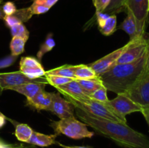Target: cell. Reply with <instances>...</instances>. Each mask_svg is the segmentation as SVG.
<instances>
[{
    "instance_id": "cell-1",
    "label": "cell",
    "mask_w": 149,
    "mask_h": 148,
    "mask_svg": "<svg viewBox=\"0 0 149 148\" xmlns=\"http://www.w3.org/2000/svg\"><path fill=\"white\" fill-rule=\"evenodd\" d=\"M80 120L90 126L97 134L113 141L124 148H149V139L143 133L130 127L127 123H118L95 117L75 107Z\"/></svg>"
},
{
    "instance_id": "cell-2",
    "label": "cell",
    "mask_w": 149,
    "mask_h": 148,
    "mask_svg": "<svg viewBox=\"0 0 149 148\" xmlns=\"http://www.w3.org/2000/svg\"><path fill=\"white\" fill-rule=\"evenodd\" d=\"M145 64L146 53L131 63L113 65L100 75V79L108 91L116 94H125L143 73Z\"/></svg>"
},
{
    "instance_id": "cell-3",
    "label": "cell",
    "mask_w": 149,
    "mask_h": 148,
    "mask_svg": "<svg viewBox=\"0 0 149 148\" xmlns=\"http://www.w3.org/2000/svg\"><path fill=\"white\" fill-rule=\"evenodd\" d=\"M55 134H63L74 139H81L84 138H92L94 131H90L84 123L77 120L75 117L60 119L55 121L52 120L49 124Z\"/></svg>"
},
{
    "instance_id": "cell-4",
    "label": "cell",
    "mask_w": 149,
    "mask_h": 148,
    "mask_svg": "<svg viewBox=\"0 0 149 148\" xmlns=\"http://www.w3.org/2000/svg\"><path fill=\"white\" fill-rule=\"evenodd\" d=\"M74 107L79 108L95 117L118 123H127L126 117L119 114L107 102H101L90 98L83 104H74Z\"/></svg>"
},
{
    "instance_id": "cell-5",
    "label": "cell",
    "mask_w": 149,
    "mask_h": 148,
    "mask_svg": "<svg viewBox=\"0 0 149 148\" xmlns=\"http://www.w3.org/2000/svg\"><path fill=\"white\" fill-rule=\"evenodd\" d=\"M124 94L141 107V110L149 107V74L143 73Z\"/></svg>"
},
{
    "instance_id": "cell-6",
    "label": "cell",
    "mask_w": 149,
    "mask_h": 148,
    "mask_svg": "<svg viewBox=\"0 0 149 148\" xmlns=\"http://www.w3.org/2000/svg\"><path fill=\"white\" fill-rule=\"evenodd\" d=\"M146 51V37L145 35L137 39L130 40L125 45V49L116 60L117 64L131 63L142 57Z\"/></svg>"
},
{
    "instance_id": "cell-7",
    "label": "cell",
    "mask_w": 149,
    "mask_h": 148,
    "mask_svg": "<svg viewBox=\"0 0 149 148\" xmlns=\"http://www.w3.org/2000/svg\"><path fill=\"white\" fill-rule=\"evenodd\" d=\"M126 11L132 12L141 34H145L146 26L149 15L148 0H127Z\"/></svg>"
},
{
    "instance_id": "cell-8",
    "label": "cell",
    "mask_w": 149,
    "mask_h": 148,
    "mask_svg": "<svg viewBox=\"0 0 149 148\" xmlns=\"http://www.w3.org/2000/svg\"><path fill=\"white\" fill-rule=\"evenodd\" d=\"M56 89L73 105L76 104H83L90 99L77 80H72L67 84L56 87Z\"/></svg>"
},
{
    "instance_id": "cell-9",
    "label": "cell",
    "mask_w": 149,
    "mask_h": 148,
    "mask_svg": "<svg viewBox=\"0 0 149 148\" xmlns=\"http://www.w3.org/2000/svg\"><path fill=\"white\" fill-rule=\"evenodd\" d=\"M47 82L46 78L40 77L38 78H30L20 71L11 73H0V86L3 90L10 89L11 88L29 83Z\"/></svg>"
},
{
    "instance_id": "cell-10",
    "label": "cell",
    "mask_w": 149,
    "mask_h": 148,
    "mask_svg": "<svg viewBox=\"0 0 149 148\" xmlns=\"http://www.w3.org/2000/svg\"><path fill=\"white\" fill-rule=\"evenodd\" d=\"M74 106L68 100L61 97L59 92L54 93L52 103L48 111H50L60 119H63L74 117Z\"/></svg>"
},
{
    "instance_id": "cell-11",
    "label": "cell",
    "mask_w": 149,
    "mask_h": 148,
    "mask_svg": "<svg viewBox=\"0 0 149 148\" xmlns=\"http://www.w3.org/2000/svg\"><path fill=\"white\" fill-rule=\"evenodd\" d=\"M109 104L122 116L135 112H141V107L135 104L125 94H117V97L109 101Z\"/></svg>"
},
{
    "instance_id": "cell-12",
    "label": "cell",
    "mask_w": 149,
    "mask_h": 148,
    "mask_svg": "<svg viewBox=\"0 0 149 148\" xmlns=\"http://www.w3.org/2000/svg\"><path fill=\"white\" fill-rule=\"evenodd\" d=\"M124 49H125V46L116 49V50L113 51L109 55L103 57L100 59H97V61H95V62L89 64L88 65L94 70L97 75L100 76L102 74L106 73L108 70L110 69L116 63V60L119 57L121 54L122 53Z\"/></svg>"
},
{
    "instance_id": "cell-13",
    "label": "cell",
    "mask_w": 149,
    "mask_h": 148,
    "mask_svg": "<svg viewBox=\"0 0 149 148\" xmlns=\"http://www.w3.org/2000/svg\"><path fill=\"white\" fill-rule=\"evenodd\" d=\"M20 71L33 79L43 76L46 72L40 62L33 57H23L20 59Z\"/></svg>"
},
{
    "instance_id": "cell-14",
    "label": "cell",
    "mask_w": 149,
    "mask_h": 148,
    "mask_svg": "<svg viewBox=\"0 0 149 148\" xmlns=\"http://www.w3.org/2000/svg\"><path fill=\"white\" fill-rule=\"evenodd\" d=\"M53 96L54 92H47L43 90L36 94L33 98L27 100L26 104L39 111V110H48L52 103Z\"/></svg>"
},
{
    "instance_id": "cell-15",
    "label": "cell",
    "mask_w": 149,
    "mask_h": 148,
    "mask_svg": "<svg viewBox=\"0 0 149 148\" xmlns=\"http://www.w3.org/2000/svg\"><path fill=\"white\" fill-rule=\"evenodd\" d=\"M47 84V82L29 83V84H22V85L13 87L10 89V90L17 91V93L24 95L27 100H30L39 92L45 90V86Z\"/></svg>"
},
{
    "instance_id": "cell-16",
    "label": "cell",
    "mask_w": 149,
    "mask_h": 148,
    "mask_svg": "<svg viewBox=\"0 0 149 148\" xmlns=\"http://www.w3.org/2000/svg\"><path fill=\"white\" fill-rule=\"evenodd\" d=\"M33 16L30 7H26L20 10H17L11 15H5L4 19L6 26L10 28L13 26L19 23H23L27 22Z\"/></svg>"
},
{
    "instance_id": "cell-17",
    "label": "cell",
    "mask_w": 149,
    "mask_h": 148,
    "mask_svg": "<svg viewBox=\"0 0 149 148\" xmlns=\"http://www.w3.org/2000/svg\"><path fill=\"white\" fill-rule=\"evenodd\" d=\"M126 18L124 20L122 24L119 26V29H122L129 35L130 39V40H132V39L144 36L145 34H141L140 33L137 22L132 12L130 11H126Z\"/></svg>"
},
{
    "instance_id": "cell-18",
    "label": "cell",
    "mask_w": 149,
    "mask_h": 148,
    "mask_svg": "<svg viewBox=\"0 0 149 148\" xmlns=\"http://www.w3.org/2000/svg\"><path fill=\"white\" fill-rule=\"evenodd\" d=\"M57 134L47 135L39 132L33 131L31 138L29 139L28 144H31L32 145H36L39 147H49L52 145L56 144Z\"/></svg>"
},
{
    "instance_id": "cell-19",
    "label": "cell",
    "mask_w": 149,
    "mask_h": 148,
    "mask_svg": "<svg viewBox=\"0 0 149 148\" xmlns=\"http://www.w3.org/2000/svg\"><path fill=\"white\" fill-rule=\"evenodd\" d=\"M81 88L83 89L86 94L90 97L92 93L94 92L97 89H100L103 86L100 77L98 76L95 78H90V79L84 80H77Z\"/></svg>"
},
{
    "instance_id": "cell-20",
    "label": "cell",
    "mask_w": 149,
    "mask_h": 148,
    "mask_svg": "<svg viewBox=\"0 0 149 148\" xmlns=\"http://www.w3.org/2000/svg\"><path fill=\"white\" fill-rule=\"evenodd\" d=\"M74 71L77 80L90 79L97 78L99 76L96 74L94 70L90 68L88 65H74Z\"/></svg>"
},
{
    "instance_id": "cell-21",
    "label": "cell",
    "mask_w": 149,
    "mask_h": 148,
    "mask_svg": "<svg viewBox=\"0 0 149 148\" xmlns=\"http://www.w3.org/2000/svg\"><path fill=\"white\" fill-rule=\"evenodd\" d=\"M32 133L33 130L29 125L24 123H17L15 126V136L20 142L28 143Z\"/></svg>"
},
{
    "instance_id": "cell-22",
    "label": "cell",
    "mask_w": 149,
    "mask_h": 148,
    "mask_svg": "<svg viewBox=\"0 0 149 148\" xmlns=\"http://www.w3.org/2000/svg\"><path fill=\"white\" fill-rule=\"evenodd\" d=\"M74 65H63V66L58 67V68H54V69L49 70L48 71H46L45 74L58 75V76L65 77V78H72V79L77 80L76 79L75 75H74Z\"/></svg>"
},
{
    "instance_id": "cell-23",
    "label": "cell",
    "mask_w": 149,
    "mask_h": 148,
    "mask_svg": "<svg viewBox=\"0 0 149 148\" xmlns=\"http://www.w3.org/2000/svg\"><path fill=\"white\" fill-rule=\"evenodd\" d=\"M99 30L104 36H111L116 30V16L111 15L101 25L98 26Z\"/></svg>"
},
{
    "instance_id": "cell-24",
    "label": "cell",
    "mask_w": 149,
    "mask_h": 148,
    "mask_svg": "<svg viewBox=\"0 0 149 148\" xmlns=\"http://www.w3.org/2000/svg\"><path fill=\"white\" fill-rule=\"evenodd\" d=\"M55 46V41L53 39L52 33H50L47 35V36L46 37L45 40L44 41L43 43L41 44L39 51H38L37 54H36V57H37L39 62L42 60L44 55H45L46 53H47V52H50V51L53 49Z\"/></svg>"
},
{
    "instance_id": "cell-25",
    "label": "cell",
    "mask_w": 149,
    "mask_h": 148,
    "mask_svg": "<svg viewBox=\"0 0 149 148\" xmlns=\"http://www.w3.org/2000/svg\"><path fill=\"white\" fill-rule=\"evenodd\" d=\"M126 2L127 0H111L110 4L103 12L111 15L126 12Z\"/></svg>"
},
{
    "instance_id": "cell-26",
    "label": "cell",
    "mask_w": 149,
    "mask_h": 148,
    "mask_svg": "<svg viewBox=\"0 0 149 148\" xmlns=\"http://www.w3.org/2000/svg\"><path fill=\"white\" fill-rule=\"evenodd\" d=\"M26 42V41L22 38L17 37V36L13 37L10 44L11 55L13 56H18L23 53Z\"/></svg>"
},
{
    "instance_id": "cell-27",
    "label": "cell",
    "mask_w": 149,
    "mask_h": 148,
    "mask_svg": "<svg viewBox=\"0 0 149 148\" xmlns=\"http://www.w3.org/2000/svg\"><path fill=\"white\" fill-rule=\"evenodd\" d=\"M10 33H11L13 37L17 36V37L22 38V39H25L26 41L29 38V31L23 23L16 24L10 28Z\"/></svg>"
},
{
    "instance_id": "cell-28",
    "label": "cell",
    "mask_w": 149,
    "mask_h": 148,
    "mask_svg": "<svg viewBox=\"0 0 149 148\" xmlns=\"http://www.w3.org/2000/svg\"><path fill=\"white\" fill-rule=\"evenodd\" d=\"M45 78H46L47 81L49 84L53 86L54 87H58L60 86H62L63 84H67V83L71 81L72 78H65V77L58 76V75H47L45 74Z\"/></svg>"
},
{
    "instance_id": "cell-29",
    "label": "cell",
    "mask_w": 149,
    "mask_h": 148,
    "mask_svg": "<svg viewBox=\"0 0 149 148\" xmlns=\"http://www.w3.org/2000/svg\"><path fill=\"white\" fill-rule=\"evenodd\" d=\"M107 89L103 86L100 89L95 91L90 95V97L93 100L96 101L101 102H107L109 101V98L107 97Z\"/></svg>"
},
{
    "instance_id": "cell-30",
    "label": "cell",
    "mask_w": 149,
    "mask_h": 148,
    "mask_svg": "<svg viewBox=\"0 0 149 148\" xmlns=\"http://www.w3.org/2000/svg\"><path fill=\"white\" fill-rule=\"evenodd\" d=\"M31 11L32 14L33 15H41L44 14V13L47 12L49 10V7H46L45 5H42V4H37L36 2H33V4L30 6Z\"/></svg>"
},
{
    "instance_id": "cell-31",
    "label": "cell",
    "mask_w": 149,
    "mask_h": 148,
    "mask_svg": "<svg viewBox=\"0 0 149 148\" xmlns=\"http://www.w3.org/2000/svg\"><path fill=\"white\" fill-rule=\"evenodd\" d=\"M110 1L111 0H93V4L95 7L96 14L103 12L110 4Z\"/></svg>"
},
{
    "instance_id": "cell-32",
    "label": "cell",
    "mask_w": 149,
    "mask_h": 148,
    "mask_svg": "<svg viewBox=\"0 0 149 148\" xmlns=\"http://www.w3.org/2000/svg\"><path fill=\"white\" fill-rule=\"evenodd\" d=\"M17 58V56H13V55H10L9 56L0 59V69L10 67V65L14 64V62H15Z\"/></svg>"
},
{
    "instance_id": "cell-33",
    "label": "cell",
    "mask_w": 149,
    "mask_h": 148,
    "mask_svg": "<svg viewBox=\"0 0 149 148\" xmlns=\"http://www.w3.org/2000/svg\"><path fill=\"white\" fill-rule=\"evenodd\" d=\"M2 10L5 15H11L17 10V8L13 1H7L2 6Z\"/></svg>"
},
{
    "instance_id": "cell-34",
    "label": "cell",
    "mask_w": 149,
    "mask_h": 148,
    "mask_svg": "<svg viewBox=\"0 0 149 148\" xmlns=\"http://www.w3.org/2000/svg\"><path fill=\"white\" fill-rule=\"evenodd\" d=\"M144 74H149V36L146 37V64Z\"/></svg>"
},
{
    "instance_id": "cell-35",
    "label": "cell",
    "mask_w": 149,
    "mask_h": 148,
    "mask_svg": "<svg viewBox=\"0 0 149 148\" xmlns=\"http://www.w3.org/2000/svg\"><path fill=\"white\" fill-rule=\"evenodd\" d=\"M59 0H33V2H36L37 4H42L46 7H49V9L53 7Z\"/></svg>"
},
{
    "instance_id": "cell-36",
    "label": "cell",
    "mask_w": 149,
    "mask_h": 148,
    "mask_svg": "<svg viewBox=\"0 0 149 148\" xmlns=\"http://www.w3.org/2000/svg\"><path fill=\"white\" fill-rule=\"evenodd\" d=\"M56 144H58L60 147H61L62 148H91L90 147L87 146H68V145H65L63 144H61L60 142H57Z\"/></svg>"
},
{
    "instance_id": "cell-37",
    "label": "cell",
    "mask_w": 149,
    "mask_h": 148,
    "mask_svg": "<svg viewBox=\"0 0 149 148\" xmlns=\"http://www.w3.org/2000/svg\"><path fill=\"white\" fill-rule=\"evenodd\" d=\"M11 148H36L33 146H29L23 144H13L11 145Z\"/></svg>"
},
{
    "instance_id": "cell-38",
    "label": "cell",
    "mask_w": 149,
    "mask_h": 148,
    "mask_svg": "<svg viewBox=\"0 0 149 148\" xmlns=\"http://www.w3.org/2000/svg\"><path fill=\"white\" fill-rule=\"evenodd\" d=\"M141 113H142V114L143 115L144 118H145L146 120L147 123H148V127H149V107L148 108L142 110H141Z\"/></svg>"
},
{
    "instance_id": "cell-39",
    "label": "cell",
    "mask_w": 149,
    "mask_h": 148,
    "mask_svg": "<svg viewBox=\"0 0 149 148\" xmlns=\"http://www.w3.org/2000/svg\"><path fill=\"white\" fill-rule=\"evenodd\" d=\"M5 123H6V117L4 116V115H0V129H1V128L5 125Z\"/></svg>"
},
{
    "instance_id": "cell-40",
    "label": "cell",
    "mask_w": 149,
    "mask_h": 148,
    "mask_svg": "<svg viewBox=\"0 0 149 148\" xmlns=\"http://www.w3.org/2000/svg\"><path fill=\"white\" fill-rule=\"evenodd\" d=\"M0 148H11V145L6 144L3 141L0 140Z\"/></svg>"
},
{
    "instance_id": "cell-41",
    "label": "cell",
    "mask_w": 149,
    "mask_h": 148,
    "mask_svg": "<svg viewBox=\"0 0 149 148\" xmlns=\"http://www.w3.org/2000/svg\"><path fill=\"white\" fill-rule=\"evenodd\" d=\"M4 16H5V15L2 10V6L0 4V19H4Z\"/></svg>"
},
{
    "instance_id": "cell-42",
    "label": "cell",
    "mask_w": 149,
    "mask_h": 148,
    "mask_svg": "<svg viewBox=\"0 0 149 148\" xmlns=\"http://www.w3.org/2000/svg\"><path fill=\"white\" fill-rule=\"evenodd\" d=\"M2 91H3V89H1V87L0 86V94H1V92H2Z\"/></svg>"
},
{
    "instance_id": "cell-43",
    "label": "cell",
    "mask_w": 149,
    "mask_h": 148,
    "mask_svg": "<svg viewBox=\"0 0 149 148\" xmlns=\"http://www.w3.org/2000/svg\"><path fill=\"white\" fill-rule=\"evenodd\" d=\"M4 1V0H0V4H1V2H2V1Z\"/></svg>"
},
{
    "instance_id": "cell-44",
    "label": "cell",
    "mask_w": 149,
    "mask_h": 148,
    "mask_svg": "<svg viewBox=\"0 0 149 148\" xmlns=\"http://www.w3.org/2000/svg\"><path fill=\"white\" fill-rule=\"evenodd\" d=\"M0 115H3V114L1 113V112H0Z\"/></svg>"
},
{
    "instance_id": "cell-45",
    "label": "cell",
    "mask_w": 149,
    "mask_h": 148,
    "mask_svg": "<svg viewBox=\"0 0 149 148\" xmlns=\"http://www.w3.org/2000/svg\"><path fill=\"white\" fill-rule=\"evenodd\" d=\"M148 7H149V0H148Z\"/></svg>"
}]
</instances>
